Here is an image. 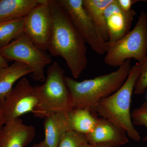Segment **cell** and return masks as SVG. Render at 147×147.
<instances>
[{
    "mask_svg": "<svg viewBox=\"0 0 147 147\" xmlns=\"http://www.w3.org/2000/svg\"><path fill=\"white\" fill-rule=\"evenodd\" d=\"M53 18V30L48 50L54 57H62L75 79L88 64L86 42L57 0H49Z\"/></svg>",
    "mask_w": 147,
    "mask_h": 147,
    "instance_id": "1",
    "label": "cell"
},
{
    "mask_svg": "<svg viewBox=\"0 0 147 147\" xmlns=\"http://www.w3.org/2000/svg\"><path fill=\"white\" fill-rule=\"evenodd\" d=\"M131 62V59L127 60L115 71L82 82L65 76L72 108L86 109L97 114L99 101L117 91L126 81Z\"/></svg>",
    "mask_w": 147,
    "mask_h": 147,
    "instance_id": "2",
    "label": "cell"
},
{
    "mask_svg": "<svg viewBox=\"0 0 147 147\" xmlns=\"http://www.w3.org/2000/svg\"><path fill=\"white\" fill-rule=\"evenodd\" d=\"M139 71V64L137 63L131 67L123 85L110 96L100 100L96 108V114L98 115L123 129L127 136L136 142L140 141L141 137L132 122L130 106Z\"/></svg>",
    "mask_w": 147,
    "mask_h": 147,
    "instance_id": "3",
    "label": "cell"
},
{
    "mask_svg": "<svg viewBox=\"0 0 147 147\" xmlns=\"http://www.w3.org/2000/svg\"><path fill=\"white\" fill-rule=\"evenodd\" d=\"M64 70L57 62L47 69L44 84L34 86L38 98L33 114L44 119L56 113H67L72 109L70 95L66 84Z\"/></svg>",
    "mask_w": 147,
    "mask_h": 147,
    "instance_id": "4",
    "label": "cell"
},
{
    "mask_svg": "<svg viewBox=\"0 0 147 147\" xmlns=\"http://www.w3.org/2000/svg\"><path fill=\"white\" fill-rule=\"evenodd\" d=\"M104 62L113 67H119L127 59H134L140 63L147 57V14L140 13L134 28L118 41L106 42Z\"/></svg>",
    "mask_w": 147,
    "mask_h": 147,
    "instance_id": "5",
    "label": "cell"
},
{
    "mask_svg": "<svg viewBox=\"0 0 147 147\" xmlns=\"http://www.w3.org/2000/svg\"><path fill=\"white\" fill-rule=\"evenodd\" d=\"M0 54L7 60L28 66L32 70L30 74L32 79L40 82H45L44 68L53 61L51 55L36 46L24 32L9 45L0 49Z\"/></svg>",
    "mask_w": 147,
    "mask_h": 147,
    "instance_id": "6",
    "label": "cell"
},
{
    "mask_svg": "<svg viewBox=\"0 0 147 147\" xmlns=\"http://www.w3.org/2000/svg\"><path fill=\"white\" fill-rule=\"evenodd\" d=\"M38 101L34 86L24 77L7 94L0 97L5 125L26 113H33Z\"/></svg>",
    "mask_w": 147,
    "mask_h": 147,
    "instance_id": "7",
    "label": "cell"
},
{
    "mask_svg": "<svg viewBox=\"0 0 147 147\" xmlns=\"http://www.w3.org/2000/svg\"><path fill=\"white\" fill-rule=\"evenodd\" d=\"M87 44L99 55L106 53V42L83 5V0H57Z\"/></svg>",
    "mask_w": 147,
    "mask_h": 147,
    "instance_id": "8",
    "label": "cell"
},
{
    "mask_svg": "<svg viewBox=\"0 0 147 147\" xmlns=\"http://www.w3.org/2000/svg\"><path fill=\"white\" fill-rule=\"evenodd\" d=\"M53 26L49 0H43L25 17L24 33L36 46L46 51L50 45Z\"/></svg>",
    "mask_w": 147,
    "mask_h": 147,
    "instance_id": "9",
    "label": "cell"
},
{
    "mask_svg": "<svg viewBox=\"0 0 147 147\" xmlns=\"http://www.w3.org/2000/svg\"><path fill=\"white\" fill-rule=\"evenodd\" d=\"M136 11L131 9L129 11L123 10L117 0H113L105 11V20L109 40L107 42L113 43L118 41L130 32L131 24Z\"/></svg>",
    "mask_w": 147,
    "mask_h": 147,
    "instance_id": "10",
    "label": "cell"
},
{
    "mask_svg": "<svg viewBox=\"0 0 147 147\" xmlns=\"http://www.w3.org/2000/svg\"><path fill=\"white\" fill-rule=\"evenodd\" d=\"M35 129L18 118L5 124L0 133V147H25L32 141Z\"/></svg>",
    "mask_w": 147,
    "mask_h": 147,
    "instance_id": "11",
    "label": "cell"
},
{
    "mask_svg": "<svg viewBox=\"0 0 147 147\" xmlns=\"http://www.w3.org/2000/svg\"><path fill=\"white\" fill-rule=\"evenodd\" d=\"M88 143H112L118 147L129 142L126 131L103 118H98L93 130L86 135Z\"/></svg>",
    "mask_w": 147,
    "mask_h": 147,
    "instance_id": "12",
    "label": "cell"
},
{
    "mask_svg": "<svg viewBox=\"0 0 147 147\" xmlns=\"http://www.w3.org/2000/svg\"><path fill=\"white\" fill-rule=\"evenodd\" d=\"M44 119L45 139L43 141L48 147H58L64 135L69 130L66 113L53 114Z\"/></svg>",
    "mask_w": 147,
    "mask_h": 147,
    "instance_id": "13",
    "label": "cell"
},
{
    "mask_svg": "<svg viewBox=\"0 0 147 147\" xmlns=\"http://www.w3.org/2000/svg\"><path fill=\"white\" fill-rule=\"evenodd\" d=\"M43 0H0V22L26 17Z\"/></svg>",
    "mask_w": 147,
    "mask_h": 147,
    "instance_id": "14",
    "label": "cell"
},
{
    "mask_svg": "<svg viewBox=\"0 0 147 147\" xmlns=\"http://www.w3.org/2000/svg\"><path fill=\"white\" fill-rule=\"evenodd\" d=\"M96 115L86 109L72 108L66 113L69 130L86 135L96 124L98 118Z\"/></svg>",
    "mask_w": 147,
    "mask_h": 147,
    "instance_id": "15",
    "label": "cell"
},
{
    "mask_svg": "<svg viewBox=\"0 0 147 147\" xmlns=\"http://www.w3.org/2000/svg\"><path fill=\"white\" fill-rule=\"evenodd\" d=\"M113 0H83V5L87 14L99 30L103 39L109 40L105 20V11Z\"/></svg>",
    "mask_w": 147,
    "mask_h": 147,
    "instance_id": "16",
    "label": "cell"
},
{
    "mask_svg": "<svg viewBox=\"0 0 147 147\" xmlns=\"http://www.w3.org/2000/svg\"><path fill=\"white\" fill-rule=\"evenodd\" d=\"M32 72L31 69L18 61H14L10 65L0 69V97L9 92L17 80Z\"/></svg>",
    "mask_w": 147,
    "mask_h": 147,
    "instance_id": "17",
    "label": "cell"
},
{
    "mask_svg": "<svg viewBox=\"0 0 147 147\" xmlns=\"http://www.w3.org/2000/svg\"><path fill=\"white\" fill-rule=\"evenodd\" d=\"M25 17L0 22V49L9 45L24 33Z\"/></svg>",
    "mask_w": 147,
    "mask_h": 147,
    "instance_id": "18",
    "label": "cell"
},
{
    "mask_svg": "<svg viewBox=\"0 0 147 147\" xmlns=\"http://www.w3.org/2000/svg\"><path fill=\"white\" fill-rule=\"evenodd\" d=\"M87 143L86 134L69 130L64 135L58 147H82Z\"/></svg>",
    "mask_w": 147,
    "mask_h": 147,
    "instance_id": "19",
    "label": "cell"
},
{
    "mask_svg": "<svg viewBox=\"0 0 147 147\" xmlns=\"http://www.w3.org/2000/svg\"><path fill=\"white\" fill-rule=\"evenodd\" d=\"M139 67V75L134 85L135 94H143L147 88V57L144 60L138 63Z\"/></svg>",
    "mask_w": 147,
    "mask_h": 147,
    "instance_id": "20",
    "label": "cell"
},
{
    "mask_svg": "<svg viewBox=\"0 0 147 147\" xmlns=\"http://www.w3.org/2000/svg\"><path fill=\"white\" fill-rule=\"evenodd\" d=\"M133 125L144 126L147 129V101L144 102L139 108L133 110L131 113ZM147 141V135L143 140Z\"/></svg>",
    "mask_w": 147,
    "mask_h": 147,
    "instance_id": "21",
    "label": "cell"
},
{
    "mask_svg": "<svg viewBox=\"0 0 147 147\" xmlns=\"http://www.w3.org/2000/svg\"><path fill=\"white\" fill-rule=\"evenodd\" d=\"M139 1L137 0H117L120 8L125 11H128L131 10L132 5Z\"/></svg>",
    "mask_w": 147,
    "mask_h": 147,
    "instance_id": "22",
    "label": "cell"
},
{
    "mask_svg": "<svg viewBox=\"0 0 147 147\" xmlns=\"http://www.w3.org/2000/svg\"><path fill=\"white\" fill-rule=\"evenodd\" d=\"M82 147H118L116 145L112 143H103L96 144L87 143Z\"/></svg>",
    "mask_w": 147,
    "mask_h": 147,
    "instance_id": "23",
    "label": "cell"
},
{
    "mask_svg": "<svg viewBox=\"0 0 147 147\" xmlns=\"http://www.w3.org/2000/svg\"><path fill=\"white\" fill-rule=\"evenodd\" d=\"M7 60L0 54V69L8 66Z\"/></svg>",
    "mask_w": 147,
    "mask_h": 147,
    "instance_id": "24",
    "label": "cell"
},
{
    "mask_svg": "<svg viewBox=\"0 0 147 147\" xmlns=\"http://www.w3.org/2000/svg\"><path fill=\"white\" fill-rule=\"evenodd\" d=\"M4 125V121L3 118L2 114L0 110V133H1L2 129Z\"/></svg>",
    "mask_w": 147,
    "mask_h": 147,
    "instance_id": "25",
    "label": "cell"
},
{
    "mask_svg": "<svg viewBox=\"0 0 147 147\" xmlns=\"http://www.w3.org/2000/svg\"><path fill=\"white\" fill-rule=\"evenodd\" d=\"M31 147H48L47 146V145L45 144V142L44 141H42L40 142V143H38V144H35L33 146H32Z\"/></svg>",
    "mask_w": 147,
    "mask_h": 147,
    "instance_id": "26",
    "label": "cell"
},
{
    "mask_svg": "<svg viewBox=\"0 0 147 147\" xmlns=\"http://www.w3.org/2000/svg\"><path fill=\"white\" fill-rule=\"evenodd\" d=\"M146 99H147V96H146Z\"/></svg>",
    "mask_w": 147,
    "mask_h": 147,
    "instance_id": "27",
    "label": "cell"
}]
</instances>
